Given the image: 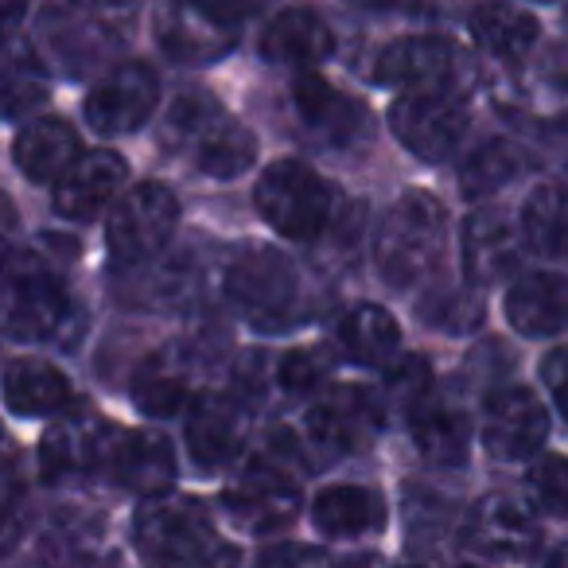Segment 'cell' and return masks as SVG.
<instances>
[{"label":"cell","mask_w":568,"mask_h":568,"mask_svg":"<svg viewBox=\"0 0 568 568\" xmlns=\"http://www.w3.org/2000/svg\"><path fill=\"white\" fill-rule=\"evenodd\" d=\"M386 420V405L374 389L366 386H327L320 397H312L308 413L296 428L273 433V452L268 459L276 464H301V467H327L339 456L358 452Z\"/></svg>","instance_id":"1"},{"label":"cell","mask_w":568,"mask_h":568,"mask_svg":"<svg viewBox=\"0 0 568 568\" xmlns=\"http://www.w3.org/2000/svg\"><path fill=\"white\" fill-rule=\"evenodd\" d=\"M133 545L149 565L180 568H234L237 549L214 529L203 503L183 495H152L133 518Z\"/></svg>","instance_id":"2"},{"label":"cell","mask_w":568,"mask_h":568,"mask_svg":"<svg viewBox=\"0 0 568 568\" xmlns=\"http://www.w3.org/2000/svg\"><path fill=\"white\" fill-rule=\"evenodd\" d=\"M164 144L191 156V164L211 180H237L257 160V136L203 90H191L172 105L164 121Z\"/></svg>","instance_id":"3"},{"label":"cell","mask_w":568,"mask_h":568,"mask_svg":"<svg viewBox=\"0 0 568 568\" xmlns=\"http://www.w3.org/2000/svg\"><path fill=\"white\" fill-rule=\"evenodd\" d=\"M448 214L428 191H405L374 230V265L389 288L420 284L444 250Z\"/></svg>","instance_id":"4"},{"label":"cell","mask_w":568,"mask_h":568,"mask_svg":"<svg viewBox=\"0 0 568 568\" xmlns=\"http://www.w3.org/2000/svg\"><path fill=\"white\" fill-rule=\"evenodd\" d=\"M226 296L257 332H288L304 320V284L293 257L273 245L237 250L226 265Z\"/></svg>","instance_id":"5"},{"label":"cell","mask_w":568,"mask_h":568,"mask_svg":"<svg viewBox=\"0 0 568 568\" xmlns=\"http://www.w3.org/2000/svg\"><path fill=\"white\" fill-rule=\"evenodd\" d=\"M253 203H257V214L268 226L281 230L293 242L324 237L327 226L335 222V214H339L335 187L304 160H273L257 175Z\"/></svg>","instance_id":"6"},{"label":"cell","mask_w":568,"mask_h":568,"mask_svg":"<svg viewBox=\"0 0 568 568\" xmlns=\"http://www.w3.org/2000/svg\"><path fill=\"white\" fill-rule=\"evenodd\" d=\"M4 335L12 343L59 339L71 320V293L59 268L32 253H17L4 273Z\"/></svg>","instance_id":"7"},{"label":"cell","mask_w":568,"mask_h":568,"mask_svg":"<svg viewBox=\"0 0 568 568\" xmlns=\"http://www.w3.org/2000/svg\"><path fill=\"white\" fill-rule=\"evenodd\" d=\"M206 366L203 347L187 339H172L144 355L129 378V397L144 417H183L203 397Z\"/></svg>","instance_id":"8"},{"label":"cell","mask_w":568,"mask_h":568,"mask_svg":"<svg viewBox=\"0 0 568 568\" xmlns=\"http://www.w3.org/2000/svg\"><path fill=\"white\" fill-rule=\"evenodd\" d=\"M133 17V0H48L43 32L59 59L82 71L94 59L110 55Z\"/></svg>","instance_id":"9"},{"label":"cell","mask_w":568,"mask_h":568,"mask_svg":"<svg viewBox=\"0 0 568 568\" xmlns=\"http://www.w3.org/2000/svg\"><path fill=\"white\" fill-rule=\"evenodd\" d=\"M175 226H180V199H175L172 187L149 180L129 187L113 203L105 245L121 265H144L172 242Z\"/></svg>","instance_id":"10"},{"label":"cell","mask_w":568,"mask_h":568,"mask_svg":"<svg viewBox=\"0 0 568 568\" xmlns=\"http://www.w3.org/2000/svg\"><path fill=\"white\" fill-rule=\"evenodd\" d=\"M219 506L242 534L268 537L301 514V487L288 475V467L265 456V459H253L250 467H242L226 483Z\"/></svg>","instance_id":"11"},{"label":"cell","mask_w":568,"mask_h":568,"mask_svg":"<svg viewBox=\"0 0 568 568\" xmlns=\"http://www.w3.org/2000/svg\"><path fill=\"white\" fill-rule=\"evenodd\" d=\"M389 129L394 136L420 160H452L467 141L471 113L459 102L456 90H413L389 105Z\"/></svg>","instance_id":"12"},{"label":"cell","mask_w":568,"mask_h":568,"mask_svg":"<svg viewBox=\"0 0 568 568\" xmlns=\"http://www.w3.org/2000/svg\"><path fill=\"white\" fill-rule=\"evenodd\" d=\"M113 433H118V425L82 409V405L74 413H59L55 425L40 436L36 471H40V479L48 487L67 479H82V475H102Z\"/></svg>","instance_id":"13"},{"label":"cell","mask_w":568,"mask_h":568,"mask_svg":"<svg viewBox=\"0 0 568 568\" xmlns=\"http://www.w3.org/2000/svg\"><path fill=\"white\" fill-rule=\"evenodd\" d=\"M160 105V79L149 63H118L94 82L87 94V125L98 136H129L156 113Z\"/></svg>","instance_id":"14"},{"label":"cell","mask_w":568,"mask_h":568,"mask_svg":"<svg viewBox=\"0 0 568 568\" xmlns=\"http://www.w3.org/2000/svg\"><path fill=\"white\" fill-rule=\"evenodd\" d=\"M464 71V55L444 36H405L378 51L371 67V79L378 87L394 90H456V79Z\"/></svg>","instance_id":"15"},{"label":"cell","mask_w":568,"mask_h":568,"mask_svg":"<svg viewBox=\"0 0 568 568\" xmlns=\"http://www.w3.org/2000/svg\"><path fill=\"white\" fill-rule=\"evenodd\" d=\"M549 440V413L537 402L534 389L506 386L487 397L483 409V444L503 464H521L537 456Z\"/></svg>","instance_id":"16"},{"label":"cell","mask_w":568,"mask_h":568,"mask_svg":"<svg viewBox=\"0 0 568 568\" xmlns=\"http://www.w3.org/2000/svg\"><path fill=\"white\" fill-rule=\"evenodd\" d=\"M526 230L514 226V219L495 206L467 214L459 226V261H464V276L475 288H490V284L506 281L518 268L521 250H526Z\"/></svg>","instance_id":"17"},{"label":"cell","mask_w":568,"mask_h":568,"mask_svg":"<svg viewBox=\"0 0 568 568\" xmlns=\"http://www.w3.org/2000/svg\"><path fill=\"white\" fill-rule=\"evenodd\" d=\"M102 479H110L113 487L141 498L168 495L175 483L172 440L152 433V428H118L110 452H105Z\"/></svg>","instance_id":"18"},{"label":"cell","mask_w":568,"mask_h":568,"mask_svg":"<svg viewBox=\"0 0 568 568\" xmlns=\"http://www.w3.org/2000/svg\"><path fill=\"white\" fill-rule=\"evenodd\" d=\"M293 113L301 129L324 149H347L366 133V110L358 98H347L316 71H301L293 79Z\"/></svg>","instance_id":"19"},{"label":"cell","mask_w":568,"mask_h":568,"mask_svg":"<svg viewBox=\"0 0 568 568\" xmlns=\"http://www.w3.org/2000/svg\"><path fill=\"white\" fill-rule=\"evenodd\" d=\"M125 180H129V164L121 152H113V149L82 152V156L59 175L51 206H55V214L67 222H90L110 203H118Z\"/></svg>","instance_id":"20"},{"label":"cell","mask_w":568,"mask_h":568,"mask_svg":"<svg viewBox=\"0 0 568 568\" xmlns=\"http://www.w3.org/2000/svg\"><path fill=\"white\" fill-rule=\"evenodd\" d=\"M541 541L534 514L510 495H487L467 510L464 545L490 560H526Z\"/></svg>","instance_id":"21"},{"label":"cell","mask_w":568,"mask_h":568,"mask_svg":"<svg viewBox=\"0 0 568 568\" xmlns=\"http://www.w3.org/2000/svg\"><path fill=\"white\" fill-rule=\"evenodd\" d=\"M245 413H250L245 397L219 394H203L187 409L183 440H187V456L203 471H219L230 459H237V452L245 448Z\"/></svg>","instance_id":"22"},{"label":"cell","mask_w":568,"mask_h":568,"mask_svg":"<svg viewBox=\"0 0 568 568\" xmlns=\"http://www.w3.org/2000/svg\"><path fill=\"white\" fill-rule=\"evenodd\" d=\"M261 59L288 71H316L335 55V32L320 12L284 9L265 24L257 43Z\"/></svg>","instance_id":"23"},{"label":"cell","mask_w":568,"mask_h":568,"mask_svg":"<svg viewBox=\"0 0 568 568\" xmlns=\"http://www.w3.org/2000/svg\"><path fill=\"white\" fill-rule=\"evenodd\" d=\"M409 433L425 464L433 467L467 464V452H471V417H467L464 402H456V394H448V389L428 394L409 413Z\"/></svg>","instance_id":"24"},{"label":"cell","mask_w":568,"mask_h":568,"mask_svg":"<svg viewBox=\"0 0 568 568\" xmlns=\"http://www.w3.org/2000/svg\"><path fill=\"white\" fill-rule=\"evenodd\" d=\"M237 40V28H226L211 20L206 12L191 9L183 0H164L156 12V43L175 63L203 67L222 59Z\"/></svg>","instance_id":"25"},{"label":"cell","mask_w":568,"mask_h":568,"mask_svg":"<svg viewBox=\"0 0 568 568\" xmlns=\"http://www.w3.org/2000/svg\"><path fill=\"white\" fill-rule=\"evenodd\" d=\"M506 320L518 335L545 339L568 332V276L529 273L518 276L506 293Z\"/></svg>","instance_id":"26"},{"label":"cell","mask_w":568,"mask_h":568,"mask_svg":"<svg viewBox=\"0 0 568 568\" xmlns=\"http://www.w3.org/2000/svg\"><path fill=\"white\" fill-rule=\"evenodd\" d=\"M312 526L324 537H366L386 526V503L363 483H332L312 498Z\"/></svg>","instance_id":"27"},{"label":"cell","mask_w":568,"mask_h":568,"mask_svg":"<svg viewBox=\"0 0 568 568\" xmlns=\"http://www.w3.org/2000/svg\"><path fill=\"white\" fill-rule=\"evenodd\" d=\"M4 405L12 417H59L74 405L71 378L43 358H20L4 374Z\"/></svg>","instance_id":"28"},{"label":"cell","mask_w":568,"mask_h":568,"mask_svg":"<svg viewBox=\"0 0 568 568\" xmlns=\"http://www.w3.org/2000/svg\"><path fill=\"white\" fill-rule=\"evenodd\" d=\"M82 156V144L74 125L63 118H40L32 125L20 129L17 144H12V160L32 183H59V175Z\"/></svg>","instance_id":"29"},{"label":"cell","mask_w":568,"mask_h":568,"mask_svg":"<svg viewBox=\"0 0 568 568\" xmlns=\"http://www.w3.org/2000/svg\"><path fill=\"white\" fill-rule=\"evenodd\" d=\"M335 347L355 366H389L402 347V327L378 304H355L335 324Z\"/></svg>","instance_id":"30"},{"label":"cell","mask_w":568,"mask_h":568,"mask_svg":"<svg viewBox=\"0 0 568 568\" xmlns=\"http://www.w3.org/2000/svg\"><path fill=\"white\" fill-rule=\"evenodd\" d=\"M467 28H471V40L479 43L487 55L506 59V63L529 55V48H534L537 36H541V24H537L534 12L518 9L514 0H479L471 9Z\"/></svg>","instance_id":"31"},{"label":"cell","mask_w":568,"mask_h":568,"mask_svg":"<svg viewBox=\"0 0 568 568\" xmlns=\"http://www.w3.org/2000/svg\"><path fill=\"white\" fill-rule=\"evenodd\" d=\"M521 230L529 250L541 257L568 261V187L565 183H541L521 206Z\"/></svg>","instance_id":"32"},{"label":"cell","mask_w":568,"mask_h":568,"mask_svg":"<svg viewBox=\"0 0 568 568\" xmlns=\"http://www.w3.org/2000/svg\"><path fill=\"white\" fill-rule=\"evenodd\" d=\"M521 172H526V152L514 141L495 136V141H483L479 149L467 152L464 168H459V191L467 199H487L518 180Z\"/></svg>","instance_id":"33"},{"label":"cell","mask_w":568,"mask_h":568,"mask_svg":"<svg viewBox=\"0 0 568 568\" xmlns=\"http://www.w3.org/2000/svg\"><path fill=\"white\" fill-rule=\"evenodd\" d=\"M332 371L335 358L324 347H296L276 358L273 371H268V382H273V394L293 397V402H312V397H320L327 389Z\"/></svg>","instance_id":"34"},{"label":"cell","mask_w":568,"mask_h":568,"mask_svg":"<svg viewBox=\"0 0 568 568\" xmlns=\"http://www.w3.org/2000/svg\"><path fill=\"white\" fill-rule=\"evenodd\" d=\"M43 102H48V74L40 59L32 55V48L12 40L9 59H4V118L17 121Z\"/></svg>","instance_id":"35"},{"label":"cell","mask_w":568,"mask_h":568,"mask_svg":"<svg viewBox=\"0 0 568 568\" xmlns=\"http://www.w3.org/2000/svg\"><path fill=\"white\" fill-rule=\"evenodd\" d=\"M48 552L55 568H118V552L105 545V537L90 521H59Z\"/></svg>","instance_id":"36"},{"label":"cell","mask_w":568,"mask_h":568,"mask_svg":"<svg viewBox=\"0 0 568 568\" xmlns=\"http://www.w3.org/2000/svg\"><path fill=\"white\" fill-rule=\"evenodd\" d=\"M428 394H433V371H428V363L420 355H397L394 363L386 366V378H382V389H378L386 413L405 409V417H409Z\"/></svg>","instance_id":"37"},{"label":"cell","mask_w":568,"mask_h":568,"mask_svg":"<svg viewBox=\"0 0 568 568\" xmlns=\"http://www.w3.org/2000/svg\"><path fill=\"white\" fill-rule=\"evenodd\" d=\"M529 495L541 514L552 518H568V459L565 456H545L529 467Z\"/></svg>","instance_id":"38"},{"label":"cell","mask_w":568,"mask_h":568,"mask_svg":"<svg viewBox=\"0 0 568 568\" xmlns=\"http://www.w3.org/2000/svg\"><path fill=\"white\" fill-rule=\"evenodd\" d=\"M257 568H371V560L366 557L343 560L324 549H308V545H273L257 560Z\"/></svg>","instance_id":"39"},{"label":"cell","mask_w":568,"mask_h":568,"mask_svg":"<svg viewBox=\"0 0 568 568\" xmlns=\"http://www.w3.org/2000/svg\"><path fill=\"white\" fill-rule=\"evenodd\" d=\"M541 382L552 402H557L560 417L568 420V347H557L541 358Z\"/></svg>","instance_id":"40"},{"label":"cell","mask_w":568,"mask_h":568,"mask_svg":"<svg viewBox=\"0 0 568 568\" xmlns=\"http://www.w3.org/2000/svg\"><path fill=\"white\" fill-rule=\"evenodd\" d=\"M183 4L206 12V17L219 20V24L237 28L242 20H250L253 12H261V4H265V0H183Z\"/></svg>","instance_id":"41"},{"label":"cell","mask_w":568,"mask_h":568,"mask_svg":"<svg viewBox=\"0 0 568 568\" xmlns=\"http://www.w3.org/2000/svg\"><path fill=\"white\" fill-rule=\"evenodd\" d=\"M0 4H4V28H9V36H17L20 20L28 12V0H0Z\"/></svg>","instance_id":"42"},{"label":"cell","mask_w":568,"mask_h":568,"mask_svg":"<svg viewBox=\"0 0 568 568\" xmlns=\"http://www.w3.org/2000/svg\"><path fill=\"white\" fill-rule=\"evenodd\" d=\"M545 568H568V545L552 549V552H549V560H545Z\"/></svg>","instance_id":"43"},{"label":"cell","mask_w":568,"mask_h":568,"mask_svg":"<svg viewBox=\"0 0 568 568\" xmlns=\"http://www.w3.org/2000/svg\"><path fill=\"white\" fill-rule=\"evenodd\" d=\"M149 568H180V565H149Z\"/></svg>","instance_id":"44"},{"label":"cell","mask_w":568,"mask_h":568,"mask_svg":"<svg viewBox=\"0 0 568 568\" xmlns=\"http://www.w3.org/2000/svg\"><path fill=\"white\" fill-rule=\"evenodd\" d=\"M405 568H420V565H405Z\"/></svg>","instance_id":"45"},{"label":"cell","mask_w":568,"mask_h":568,"mask_svg":"<svg viewBox=\"0 0 568 568\" xmlns=\"http://www.w3.org/2000/svg\"><path fill=\"white\" fill-rule=\"evenodd\" d=\"M459 568H475V565H459Z\"/></svg>","instance_id":"46"}]
</instances>
